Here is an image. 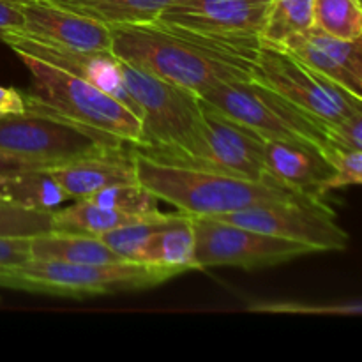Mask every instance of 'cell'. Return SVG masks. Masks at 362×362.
<instances>
[{
	"mask_svg": "<svg viewBox=\"0 0 362 362\" xmlns=\"http://www.w3.org/2000/svg\"><path fill=\"white\" fill-rule=\"evenodd\" d=\"M159 212L161 211L152 212V214H131V212L105 207V205H99L90 200H76L69 207H59L52 212V230L99 237L105 232L119 228V226L144 221Z\"/></svg>",
	"mask_w": 362,
	"mask_h": 362,
	"instance_id": "cell-22",
	"label": "cell"
},
{
	"mask_svg": "<svg viewBox=\"0 0 362 362\" xmlns=\"http://www.w3.org/2000/svg\"><path fill=\"white\" fill-rule=\"evenodd\" d=\"M106 27L151 23L180 0H46Z\"/></svg>",
	"mask_w": 362,
	"mask_h": 362,
	"instance_id": "cell-20",
	"label": "cell"
},
{
	"mask_svg": "<svg viewBox=\"0 0 362 362\" xmlns=\"http://www.w3.org/2000/svg\"><path fill=\"white\" fill-rule=\"evenodd\" d=\"M120 76L140 110L141 145L138 151L166 161L205 166L200 95L124 60H120Z\"/></svg>",
	"mask_w": 362,
	"mask_h": 362,
	"instance_id": "cell-3",
	"label": "cell"
},
{
	"mask_svg": "<svg viewBox=\"0 0 362 362\" xmlns=\"http://www.w3.org/2000/svg\"><path fill=\"white\" fill-rule=\"evenodd\" d=\"M30 258L69 264H113L124 260L113 253L99 237L60 230H48L32 235Z\"/></svg>",
	"mask_w": 362,
	"mask_h": 362,
	"instance_id": "cell-19",
	"label": "cell"
},
{
	"mask_svg": "<svg viewBox=\"0 0 362 362\" xmlns=\"http://www.w3.org/2000/svg\"><path fill=\"white\" fill-rule=\"evenodd\" d=\"M25 112H27V101L23 92L0 85V117L20 115Z\"/></svg>",
	"mask_w": 362,
	"mask_h": 362,
	"instance_id": "cell-33",
	"label": "cell"
},
{
	"mask_svg": "<svg viewBox=\"0 0 362 362\" xmlns=\"http://www.w3.org/2000/svg\"><path fill=\"white\" fill-rule=\"evenodd\" d=\"M251 80L327 124L362 110V99L325 80L279 46L260 42L251 64Z\"/></svg>",
	"mask_w": 362,
	"mask_h": 362,
	"instance_id": "cell-9",
	"label": "cell"
},
{
	"mask_svg": "<svg viewBox=\"0 0 362 362\" xmlns=\"http://www.w3.org/2000/svg\"><path fill=\"white\" fill-rule=\"evenodd\" d=\"M204 101V99H202ZM205 166L257 180L276 184L269 179L264 165V141L244 124L230 119L204 101ZM279 186V184H276Z\"/></svg>",
	"mask_w": 362,
	"mask_h": 362,
	"instance_id": "cell-12",
	"label": "cell"
},
{
	"mask_svg": "<svg viewBox=\"0 0 362 362\" xmlns=\"http://www.w3.org/2000/svg\"><path fill=\"white\" fill-rule=\"evenodd\" d=\"M136 180L158 200L191 218H216L260 204L311 202L283 186L232 175L209 166L166 161L131 151Z\"/></svg>",
	"mask_w": 362,
	"mask_h": 362,
	"instance_id": "cell-2",
	"label": "cell"
},
{
	"mask_svg": "<svg viewBox=\"0 0 362 362\" xmlns=\"http://www.w3.org/2000/svg\"><path fill=\"white\" fill-rule=\"evenodd\" d=\"M313 25L334 37L361 39V0H313Z\"/></svg>",
	"mask_w": 362,
	"mask_h": 362,
	"instance_id": "cell-24",
	"label": "cell"
},
{
	"mask_svg": "<svg viewBox=\"0 0 362 362\" xmlns=\"http://www.w3.org/2000/svg\"><path fill=\"white\" fill-rule=\"evenodd\" d=\"M126 147L85 156L62 165L46 166L69 200H85L106 187L136 182L134 163Z\"/></svg>",
	"mask_w": 362,
	"mask_h": 362,
	"instance_id": "cell-17",
	"label": "cell"
},
{
	"mask_svg": "<svg viewBox=\"0 0 362 362\" xmlns=\"http://www.w3.org/2000/svg\"><path fill=\"white\" fill-rule=\"evenodd\" d=\"M0 200L30 211L53 212L69 200L46 166L27 168L0 179Z\"/></svg>",
	"mask_w": 362,
	"mask_h": 362,
	"instance_id": "cell-21",
	"label": "cell"
},
{
	"mask_svg": "<svg viewBox=\"0 0 362 362\" xmlns=\"http://www.w3.org/2000/svg\"><path fill=\"white\" fill-rule=\"evenodd\" d=\"M27 112L0 117V148L45 166L62 165L127 144L67 120L32 101L25 94Z\"/></svg>",
	"mask_w": 362,
	"mask_h": 362,
	"instance_id": "cell-7",
	"label": "cell"
},
{
	"mask_svg": "<svg viewBox=\"0 0 362 362\" xmlns=\"http://www.w3.org/2000/svg\"><path fill=\"white\" fill-rule=\"evenodd\" d=\"M313 27V0H271L260 42L283 46L292 35Z\"/></svg>",
	"mask_w": 362,
	"mask_h": 362,
	"instance_id": "cell-23",
	"label": "cell"
},
{
	"mask_svg": "<svg viewBox=\"0 0 362 362\" xmlns=\"http://www.w3.org/2000/svg\"><path fill=\"white\" fill-rule=\"evenodd\" d=\"M30 73L28 98L60 117L133 147L141 145V119L90 81L48 62L16 53Z\"/></svg>",
	"mask_w": 362,
	"mask_h": 362,
	"instance_id": "cell-5",
	"label": "cell"
},
{
	"mask_svg": "<svg viewBox=\"0 0 362 362\" xmlns=\"http://www.w3.org/2000/svg\"><path fill=\"white\" fill-rule=\"evenodd\" d=\"M194 258L198 269L274 267L315 253L311 247L281 237L257 232L218 218H193Z\"/></svg>",
	"mask_w": 362,
	"mask_h": 362,
	"instance_id": "cell-10",
	"label": "cell"
},
{
	"mask_svg": "<svg viewBox=\"0 0 362 362\" xmlns=\"http://www.w3.org/2000/svg\"><path fill=\"white\" fill-rule=\"evenodd\" d=\"M112 53L154 76L200 94L218 81L251 80V62L159 21L117 25Z\"/></svg>",
	"mask_w": 362,
	"mask_h": 362,
	"instance_id": "cell-1",
	"label": "cell"
},
{
	"mask_svg": "<svg viewBox=\"0 0 362 362\" xmlns=\"http://www.w3.org/2000/svg\"><path fill=\"white\" fill-rule=\"evenodd\" d=\"M177 278L168 269L122 260L113 264H69L53 260H27L0 269L2 288L30 293L87 299L120 292L154 288Z\"/></svg>",
	"mask_w": 362,
	"mask_h": 362,
	"instance_id": "cell-4",
	"label": "cell"
},
{
	"mask_svg": "<svg viewBox=\"0 0 362 362\" xmlns=\"http://www.w3.org/2000/svg\"><path fill=\"white\" fill-rule=\"evenodd\" d=\"M269 6L271 0H180L156 21L253 64Z\"/></svg>",
	"mask_w": 362,
	"mask_h": 362,
	"instance_id": "cell-8",
	"label": "cell"
},
{
	"mask_svg": "<svg viewBox=\"0 0 362 362\" xmlns=\"http://www.w3.org/2000/svg\"><path fill=\"white\" fill-rule=\"evenodd\" d=\"M14 53H27L35 59L48 62L59 69L67 71L78 78L90 81L95 87L113 95L140 117V110L127 94L120 76V60L112 52H83V49L62 48V46L45 45L20 34H9L4 39Z\"/></svg>",
	"mask_w": 362,
	"mask_h": 362,
	"instance_id": "cell-15",
	"label": "cell"
},
{
	"mask_svg": "<svg viewBox=\"0 0 362 362\" xmlns=\"http://www.w3.org/2000/svg\"><path fill=\"white\" fill-rule=\"evenodd\" d=\"M37 166H45V165L30 161V159L20 158V156H14L11 154V152H6L0 148V179L6 175H11V173L14 172H20V170L37 168Z\"/></svg>",
	"mask_w": 362,
	"mask_h": 362,
	"instance_id": "cell-34",
	"label": "cell"
},
{
	"mask_svg": "<svg viewBox=\"0 0 362 362\" xmlns=\"http://www.w3.org/2000/svg\"><path fill=\"white\" fill-rule=\"evenodd\" d=\"M332 165H334V175L329 182V193L350 186H359L362 182V151L339 148L332 156Z\"/></svg>",
	"mask_w": 362,
	"mask_h": 362,
	"instance_id": "cell-29",
	"label": "cell"
},
{
	"mask_svg": "<svg viewBox=\"0 0 362 362\" xmlns=\"http://www.w3.org/2000/svg\"><path fill=\"white\" fill-rule=\"evenodd\" d=\"M52 230V212L30 211L0 200V237H32Z\"/></svg>",
	"mask_w": 362,
	"mask_h": 362,
	"instance_id": "cell-27",
	"label": "cell"
},
{
	"mask_svg": "<svg viewBox=\"0 0 362 362\" xmlns=\"http://www.w3.org/2000/svg\"><path fill=\"white\" fill-rule=\"evenodd\" d=\"M329 141L334 148L362 151V110L334 124H329Z\"/></svg>",
	"mask_w": 362,
	"mask_h": 362,
	"instance_id": "cell-30",
	"label": "cell"
},
{
	"mask_svg": "<svg viewBox=\"0 0 362 362\" xmlns=\"http://www.w3.org/2000/svg\"><path fill=\"white\" fill-rule=\"evenodd\" d=\"M30 260V237H0V269Z\"/></svg>",
	"mask_w": 362,
	"mask_h": 362,
	"instance_id": "cell-31",
	"label": "cell"
},
{
	"mask_svg": "<svg viewBox=\"0 0 362 362\" xmlns=\"http://www.w3.org/2000/svg\"><path fill=\"white\" fill-rule=\"evenodd\" d=\"M194 247H197V237H194L193 218L184 214L170 226L152 233L133 255V262L168 269L180 276L198 269Z\"/></svg>",
	"mask_w": 362,
	"mask_h": 362,
	"instance_id": "cell-18",
	"label": "cell"
},
{
	"mask_svg": "<svg viewBox=\"0 0 362 362\" xmlns=\"http://www.w3.org/2000/svg\"><path fill=\"white\" fill-rule=\"evenodd\" d=\"M247 311L253 313L279 315H313V317H357L362 306L359 300L343 304H310L297 300H260L247 304Z\"/></svg>",
	"mask_w": 362,
	"mask_h": 362,
	"instance_id": "cell-28",
	"label": "cell"
},
{
	"mask_svg": "<svg viewBox=\"0 0 362 362\" xmlns=\"http://www.w3.org/2000/svg\"><path fill=\"white\" fill-rule=\"evenodd\" d=\"M207 105L244 124L265 140H285L324 152L332 161L339 148L329 141V124L253 80L218 81L200 94Z\"/></svg>",
	"mask_w": 362,
	"mask_h": 362,
	"instance_id": "cell-6",
	"label": "cell"
},
{
	"mask_svg": "<svg viewBox=\"0 0 362 362\" xmlns=\"http://www.w3.org/2000/svg\"><path fill=\"white\" fill-rule=\"evenodd\" d=\"M182 216L184 212L180 211L175 212V214L159 212V214L152 216V218L148 219H144V221L131 223V225H124L115 230H110V232H105L103 235H99V239H101L113 253L119 255L120 258L133 262V255L136 253L138 247H140L152 233L166 228V226L175 223L177 219H180Z\"/></svg>",
	"mask_w": 362,
	"mask_h": 362,
	"instance_id": "cell-25",
	"label": "cell"
},
{
	"mask_svg": "<svg viewBox=\"0 0 362 362\" xmlns=\"http://www.w3.org/2000/svg\"><path fill=\"white\" fill-rule=\"evenodd\" d=\"M23 28L20 0H0V41Z\"/></svg>",
	"mask_w": 362,
	"mask_h": 362,
	"instance_id": "cell-32",
	"label": "cell"
},
{
	"mask_svg": "<svg viewBox=\"0 0 362 362\" xmlns=\"http://www.w3.org/2000/svg\"><path fill=\"white\" fill-rule=\"evenodd\" d=\"M85 200L95 202L105 207L119 209V211L131 212V214H152L158 212V198L141 186L140 182H127L119 184V186L106 187V189L99 191L94 197L85 198Z\"/></svg>",
	"mask_w": 362,
	"mask_h": 362,
	"instance_id": "cell-26",
	"label": "cell"
},
{
	"mask_svg": "<svg viewBox=\"0 0 362 362\" xmlns=\"http://www.w3.org/2000/svg\"><path fill=\"white\" fill-rule=\"evenodd\" d=\"M20 11L23 28L14 34L62 48L112 52V32L99 21L46 0H20Z\"/></svg>",
	"mask_w": 362,
	"mask_h": 362,
	"instance_id": "cell-13",
	"label": "cell"
},
{
	"mask_svg": "<svg viewBox=\"0 0 362 362\" xmlns=\"http://www.w3.org/2000/svg\"><path fill=\"white\" fill-rule=\"evenodd\" d=\"M279 48L350 95L362 99V37L339 39L313 25L292 35Z\"/></svg>",
	"mask_w": 362,
	"mask_h": 362,
	"instance_id": "cell-14",
	"label": "cell"
},
{
	"mask_svg": "<svg viewBox=\"0 0 362 362\" xmlns=\"http://www.w3.org/2000/svg\"><path fill=\"white\" fill-rule=\"evenodd\" d=\"M216 218L304 244L315 253L345 251L350 243L349 233L339 226L334 211L325 202L260 204Z\"/></svg>",
	"mask_w": 362,
	"mask_h": 362,
	"instance_id": "cell-11",
	"label": "cell"
},
{
	"mask_svg": "<svg viewBox=\"0 0 362 362\" xmlns=\"http://www.w3.org/2000/svg\"><path fill=\"white\" fill-rule=\"evenodd\" d=\"M264 165L272 182L311 202H324L334 165L324 152L285 140L264 141Z\"/></svg>",
	"mask_w": 362,
	"mask_h": 362,
	"instance_id": "cell-16",
	"label": "cell"
}]
</instances>
